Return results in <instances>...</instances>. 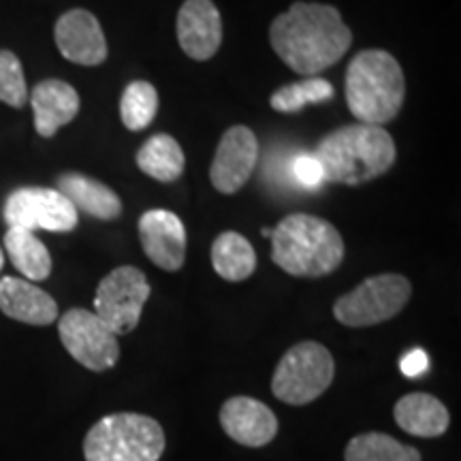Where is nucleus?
<instances>
[{"mask_svg": "<svg viewBox=\"0 0 461 461\" xmlns=\"http://www.w3.org/2000/svg\"><path fill=\"white\" fill-rule=\"evenodd\" d=\"M269 41L288 68L299 75H319L342 60L353 32L331 5L295 3L276 17Z\"/></svg>", "mask_w": 461, "mask_h": 461, "instance_id": "obj_1", "label": "nucleus"}, {"mask_svg": "<svg viewBox=\"0 0 461 461\" xmlns=\"http://www.w3.org/2000/svg\"><path fill=\"white\" fill-rule=\"evenodd\" d=\"M395 141L383 126L350 124L333 131L316 146L325 180L359 186L387 173L395 163Z\"/></svg>", "mask_w": 461, "mask_h": 461, "instance_id": "obj_2", "label": "nucleus"}, {"mask_svg": "<svg viewBox=\"0 0 461 461\" xmlns=\"http://www.w3.org/2000/svg\"><path fill=\"white\" fill-rule=\"evenodd\" d=\"M272 258L297 278H321L344 261V240L319 216L291 214L272 229Z\"/></svg>", "mask_w": 461, "mask_h": 461, "instance_id": "obj_3", "label": "nucleus"}, {"mask_svg": "<svg viewBox=\"0 0 461 461\" xmlns=\"http://www.w3.org/2000/svg\"><path fill=\"white\" fill-rule=\"evenodd\" d=\"M406 82L400 62L384 50L359 51L346 71V105L361 124L391 122L403 105Z\"/></svg>", "mask_w": 461, "mask_h": 461, "instance_id": "obj_4", "label": "nucleus"}, {"mask_svg": "<svg viewBox=\"0 0 461 461\" xmlns=\"http://www.w3.org/2000/svg\"><path fill=\"white\" fill-rule=\"evenodd\" d=\"M163 451V425L148 414H107L84 438L86 461H158Z\"/></svg>", "mask_w": 461, "mask_h": 461, "instance_id": "obj_5", "label": "nucleus"}, {"mask_svg": "<svg viewBox=\"0 0 461 461\" xmlns=\"http://www.w3.org/2000/svg\"><path fill=\"white\" fill-rule=\"evenodd\" d=\"M336 363L319 342H299L286 350L272 378V391L288 406H305L330 389Z\"/></svg>", "mask_w": 461, "mask_h": 461, "instance_id": "obj_6", "label": "nucleus"}, {"mask_svg": "<svg viewBox=\"0 0 461 461\" xmlns=\"http://www.w3.org/2000/svg\"><path fill=\"white\" fill-rule=\"evenodd\" d=\"M411 295L412 286L403 276H372L333 303V316L346 327H372L400 314Z\"/></svg>", "mask_w": 461, "mask_h": 461, "instance_id": "obj_7", "label": "nucleus"}, {"mask_svg": "<svg viewBox=\"0 0 461 461\" xmlns=\"http://www.w3.org/2000/svg\"><path fill=\"white\" fill-rule=\"evenodd\" d=\"M149 297V285L141 269L122 265L101 280L95 295V314L112 330L126 336L140 325L141 310Z\"/></svg>", "mask_w": 461, "mask_h": 461, "instance_id": "obj_8", "label": "nucleus"}, {"mask_svg": "<svg viewBox=\"0 0 461 461\" xmlns=\"http://www.w3.org/2000/svg\"><path fill=\"white\" fill-rule=\"evenodd\" d=\"M62 344L75 361L86 370L105 372L120 359L118 336L90 310L73 308L60 316L58 322Z\"/></svg>", "mask_w": 461, "mask_h": 461, "instance_id": "obj_9", "label": "nucleus"}, {"mask_svg": "<svg viewBox=\"0 0 461 461\" xmlns=\"http://www.w3.org/2000/svg\"><path fill=\"white\" fill-rule=\"evenodd\" d=\"M5 222L24 230L68 233L77 227L79 216L71 201L56 188H17L5 201Z\"/></svg>", "mask_w": 461, "mask_h": 461, "instance_id": "obj_10", "label": "nucleus"}, {"mask_svg": "<svg viewBox=\"0 0 461 461\" xmlns=\"http://www.w3.org/2000/svg\"><path fill=\"white\" fill-rule=\"evenodd\" d=\"M258 141L248 126H233L222 135L210 167V180L218 193L233 194L255 171Z\"/></svg>", "mask_w": 461, "mask_h": 461, "instance_id": "obj_11", "label": "nucleus"}, {"mask_svg": "<svg viewBox=\"0 0 461 461\" xmlns=\"http://www.w3.org/2000/svg\"><path fill=\"white\" fill-rule=\"evenodd\" d=\"M60 54L75 65L99 67L107 58V41L95 15L86 9H71L60 15L54 28Z\"/></svg>", "mask_w": 461, "mask_h": 461, "instance_id": "obj_12", "label": "nucleus"}, {"mask_svg": "<svg viewBox=\"0 0 461 461\" xmlns=\"http://www.w3.org/2000/svg\"><path fill=\"white\" fill-rule=\"evenodd\" d=\"M140 240L149 261L165 272H177L186 258V229L180 216L149 210L140 221Z\"/></svg>", "mask_w": 461, "mask_h": 461, "instance_id": "obj_13", "label": "nucleus"}, {"mask_svg": "<svg viewBox=\"0 0 461 461\" xmlns=\"http://www.w3.org/2000/svg\"><path fill=\"white\" fill-rule=\"evenodd\" d=\"M221 425L230 440L250 448L269 445L278 434V419L272 408L248 395L230 397L222 403Z\"/></svg>", "mask_w": 461, "mask_h": 461, "instance_id": "obj_14", "label": "nucleus"}, {"mask_svg": "<svg viewBox=\"0 0 461 461\" xmlns=\"http://www.w3.org/2000/svg\"><path fill=\"white\" fill-rule=\"evenodd\" d=\"M177 41L193 60H210L221 50L222 17L212 0H186L177 14Z\"/></svg>", "mask_w": 461, "mask_h": 461, "instance_id": "obj_15", "label": "nucleus"}, {"mask_svg": "<svg viewBox=\"0 0 461 461\" xmlns=\"http://www.w3.org/2000/svg\"><path fill=\"white\" fill-rule=\"evenodd\" d=\"M0 310L9 319L37 327L51 325L58 319L54 297L32 282L11 276L0 278Z\"/></svg>", "mask_w": 461, "mask_h": 461, "instance_id": "obj_16", "label": "nucleus"}, {"mask_svg": "<svg viewBox=\"0 0 461 461\" xmlns=\"http://www.w3.org/2000/svg\"><path fill=\"white\" fill-rule=\"evenodd\" d=\"M31 105L34 112V129L39 135L54 137L79 113V95L71 84L60 79H45L34 86Z\"/></svg>", "mask_w": 461, "mask_h": 461, "instance_id": "obj_17", "label": "nucleus"}, {"mask_svg": "<svg viewBox=\"0 0 461 461\" xmlns=\"http://www.w3.org/2000/svg\"><path fill=\"white\" fill-rule=\"evenodd\" d=\"M395 423L411 436L438 438L451 425L447 406L429 393L403 395L393 408Z\"/></svg>", "mask_w": 461, "mask_h": 461, "instance_id": "obj_18", "label": "nucleus"}, {"mask_svg": "<svg viewBox=\"0 0 461 461\" xmlns=\"http://www.w3.org/2000/svg\"><path fill=\"white\" fill-rule=\"evenodd\" d=\"M71 201L75 210L101 218V221H115L122 214V201L112 188L99 180H92L82 173H62L58 177V188Z\"/></svg>", "mask_w": 461, "mask_h": 461, "instance_id": "obj_19", "label": "nucleus"}, {"mask_svg": "<svg viewBox=\"0 0 461 461\" xmlns=\"http://www.w3.org/2000/svg\"><path fill=\"white\" fill-rule=\"evenodd\" d=\"M5 250L14 267L28 282H41L51 274V257L48 248L32 230L9 227L5 233Z\"/></svg>", "mask_w": 461, "mask_h": 461, "instance_id": "obj_20", "label": "nucleus"}, {"mask_svg": "<svg viewBox=\"0 0 461 461\" xmlns=\"http://www.w3.org/2000/svg\"><path fill=\"white\" fill-rule=\"evenodd\" d=\"M212 265L216 274L229 282L250 278L257 269L255 248L244 235L235 230H224L212 244Z\"/></svg>", "mask_w": 461, "mask_h": 461, "instance_id": "obj_21", "label": "nucleus"}, {"mask_svg": "<svg viewBox=\"0 0 461 461\" xmlns=\"http://www.w3.org/2000/svg\"><path fill=\"white\" fill-rule=\"evenodd\" d=\"M184 152L171 135H152L137 152V165L157 182H176L184 173Z\"/></svg>", "mask_w": 461, "mask_h": 461, "instance_id": "obj_22", "label": "nucleus"}, {"mask_svg": "<svg viewBox=\"0 0 461 461\" xmlns=\"http://www.w3.org/2000/svg\"><path fill=\"white\" fill-rule=\"evenodd\" d=\"M346 461H420V453L414 447L402 445L393 436L367 431L355 436L346 445Z\"/></svg>", "mask_w": 461, "mask_h": 461, "instance_id": "obj_23", "label": "nucleus"}, {"mask_svg": "<svg viewBox=\"0 0 461 461\" xmlns=\"http://www.w3.org/2000/svg\"><path fill=\"white\" fill-rule=\"evenodd\" d=\"M158 112V92L148 82H132L126 86L122 101H120V115L129 131H143L152 124Z\"/></svg>", "mask_w": 461, "mask_h": 461, "instance_id": "obj_24", "label": "nucleus"}, {"mask_svg": "<svg viewBox=\"0 0 461 461\" xmlns=\"http://www.w3.org/2000/svg\"><path fill=\"white\" fill-rule=\"evenodd\" d=\"M333 99V86L327 79L310 77L276 90L272 95V107L280 113H295L310 103H325Z\"/></svg>", "mask_w": 461, "mask_h": 461, "instance_id": "obj_25", "label": "nucleus"}, {"mask_svg": "<svg viewBox=\"0 0 461 461\" xmlns=\"http://www.w3.org/2000/svg\"><path fill=\"white\" fill-rule=\"evenodd\" d=\"M28 101V88L22 62L14 51L0 50V103L9 107H24Z\"/></svg>", "mask_w": 461, "mask_h": 461, "instance_id": "obj_26", "label": "nucleus"}, {"mask_svg": "<svg viewBox=\"0 0 461 461\" xmlns=\"http://www.w3.org/2000/svg\"><path fill=\"white\" fill-rule=\"evenodd\" d=\"M293 176L303 188H319L325 182V171L314 154H299L293 160Z\"/></svg>", "mask_w": 461, "mask_h": 461, "instance_id": "obj_27", "label": "nucleus"}, {"mask_svg": "<svg viewBox=\"0 0 461 461\" xmlns=\"http://www.w3.org/2000/svg\"><path fill=\"white\" fill-rule=\"evenodd\" d=\"M400 367L408 378H417V376H423V374L428 372L429 359H428V355H425V350L414 348L408 355L402 357Z\"/></svg>", "mask_w": 461, "mask_h": 461, "instance_id": "obj_28", "label": "nucleus"}, {"mask_svg": "<svg viewBox=\"0 0 461 461\" xmlns=\"http://www.w3.org/2000/svg\"><path fill=\"white\" fill-rule=\"evenodd\" d=\"M3 265H5V255H3V248H0V269H3Z\"/></svg>", "mask_w": 461, "mask_h": 461, "instance_id": "obj_29", "label": "nucleus"}]
</instances>
